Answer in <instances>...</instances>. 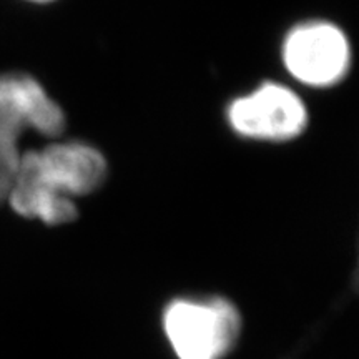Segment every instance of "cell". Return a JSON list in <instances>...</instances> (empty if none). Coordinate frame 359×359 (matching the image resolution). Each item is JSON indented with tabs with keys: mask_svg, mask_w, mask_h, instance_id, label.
Segmentation results:
<instances>
[{
	"mask_svg": "<svg viewBox=\"0 0 359 359\" xmlns=\"http://www.w3.org/2000/svg\"><path fill=\"white\" fill-rule=\"evenodd\" d=\"M107 161L97 148L80 142L53 143L24 151L7 201L25 218L64 224L77 218L74 196L102 187Z\"/></svg>",
	"mask_w": 359,
	"mask_h": 359,
	"instance_id": "6da1fadb",
	"label": "cell"
},
{
	"mask_svg": "<svg viewBox=\"0 0 359 359\" xmlns=\"http://www.w3.org/2000/svg\"><path fill=\"white\" fill-rule=\"evenodd\" d=\"M34 130L57 137L65 130L60 105L47 95L37 80L27 74L0 75V205L7 201L19 168L20 138Z\"/></svg>",
	"mask_w": 359,
	"mask_h": 359,
	"instance_id": "7a4b0ae2",
	"label": "cell"
},
{
	"mask_svg": "<svg viewBox=\"0 0 359 359\" xmlns=\"http://www.w3.org/2000/svg\"><path fill=\"white\" fill-rule=\"evenodd\" d=\"M165 331L180 359H222L240 333V314L226 299H180L165 313Z\"/></svg>",
	"mask_w": 359,
	"mask_h": 359,
	"instance_id": "3957f363",
	"label": "cell"
},
{
	"mask_svg": "<svg viewBox=\"0 0 359 359\" xmlns=\"http://www.w3.org/2000/svg\"><path fill=\"white\" fill-rule=\"evenodd\" d=\"M283 60L299 82L331 87L348 74L351 48L346 35L336 25L308 22L294 27L285 39Z\"/></svg>",
	"mask_w": 359,
	"mask_h": 359,
	"instance_id": "277c9868",
	"label": "cell"
},
{
	"mask_svg": "<svg viewBox=\"0 0 359 359\" xmlns=\"http://www.w3.org/2000/svg\"><path fill=\"white\" fill-rule=\"evenodd\" d=\"M236 133L255 140L285 142L306 128L308 111L302 98L278 83H263L250 95L236 98L228 109Z\"/></svg>",
	"mask_w": 359,
	"mask_h": 359,
	"instance_id": "5b68a950",
	"label": "cell"
},
{
	"mask_svg": "<svg viewBox=\"0 0 359 359\" xmlns=\"http://www.w3.org/2000/svg\"><path fill=\"white\" fill-rule=\"evenodd\" d=\"M30 2H52V0H30Z\"/></svg>",
	"mask_w": 359,
	"mask_h": 359,
	"instance_id": "8992f818",
	"label": "cell"
}]
</instances>
